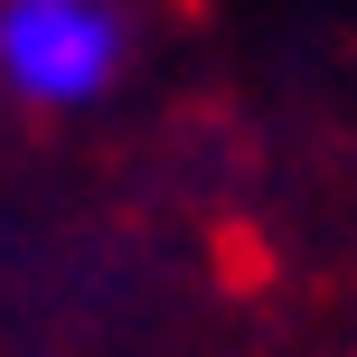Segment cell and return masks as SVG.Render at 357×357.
<instances>
[{
	"mask_svg": "<svg viewBox=\"0 0 357 357\" xmlns=\"http://www.w3.org/2000/svg\"><path fill=\"white\" fill-rule=\"evenodd\" d=\"M0 66L38 104H75L113 75V10L104 0H10L0 10Z\"/></svg>",
	"mask_w": 357,
	"mask_h": 357,
	"instance_id": "1",
	"label": "cell"
}]
</instances>
